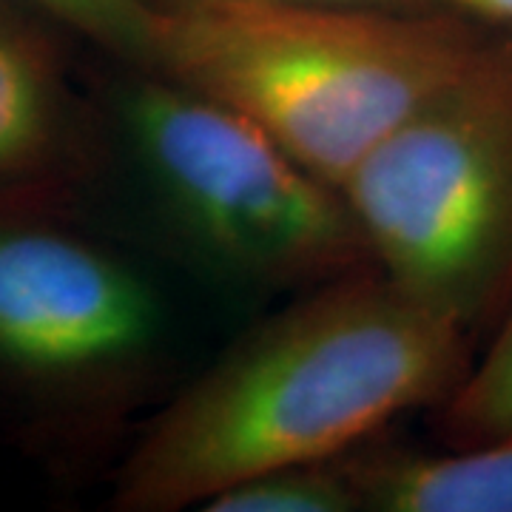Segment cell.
<instances>
[{
	"label": "cell",
	"instance_id": "277c9868",
	"mask_svg": "<svg viewBox=\"0 0 512 512\" xmlns=\"http://www.w3.org/2000/svg\"><path fill=\"white\" fill-rule=\"evenodd\" d=\"M120 117L168 217L228 274L308 291L373 265L342 191L239 111L137 72Z\"/></svg>",
	"mask_w": 512,
	"mask_h": 512
},
{
	"label": "cell",
	"instance_id": "8992f818",
	"mask_svg": "<svg viewBox=\"0 0 512 512\" xmlns=\"http://www.w3.org/2000/svg\"><path fill=\"white\" fill-rule=\"evenodd\" d=\"M92 168V131L55 20L0 0V200L55 202Z\"/></svg>",
	"mask_w": 512,
	"mask_h": 512
},
{
	"label": "cell",
	"instance_id": "8fae6325",
	"mask_svg": "<svg viewBox=\"0 0 512 512\" xmlns=\"http://www.w3.org/2000/svg\"><path fill=\"white\" fill-rule=\"evenodd\" d=\"M154 6H188L205 0H151ZM271 3H333V6H382V9H416L421 0H271Z\"/></svg>",
	"mask_w": 512,
	"mask_h": 512
},
{
	"label": "cell",
	"instance_id": "ba28073f",
	"mask_svg": "<svg viewBox=\"0 0 512 512\" xmlns=\"http://www.w3.org/2000/svg\"><path fill=\"white\" fill-rule=\"evenodd\" d=\"M504 311L484 359L441 402V436L453 447L512 436V299Z\"/></svg>",
	"mask_w": 512,
	"mask_h": 512
},
{
	"label": "cell",
	"instance_id": "7a4b0ae2",
	"mask_svg": "<svg viewBox=\"0 0 512 512\" xmlns=\"http://www.w3.org/2000/svg\"><path fill=\"white\" fill-rule=\"evenodd\" d=\"M487 46L470 26L416 9L205 0L157 6L148 72L239 111L342 188Z\"/></svg>",
	"mask_w": 512,
	"mask_h": 512
},
{
	"label": "cell",
	"instance_id": "5b68a950",
	"mask_svg": "<svg viewBox=\"0 0 512 512\" xmlns=\"http://www.w3.org/2000/svg\"><path fill=\"white\" fill-rule=\"evenodd\" d=\"M49 205L0 200V379L46 402L134 373L163 333L146 276Z\"/></svg>",
	"mask_w": 512,
	"mask_h": 512
},
{
	"label": "cell",
	"instance_id": "7c38bea8",
	"mask_svg": "<svg viewBox=\"0 0 512 512\" xmlns=\"http://www.w3.org/2000/svg\"><path fill=\"white\" fill-rule=\"evenodd\" d=\"M464 12H473L478 18L498 20V23H512V0H447Z\"/></svg>",
	"mask_w": 512,
	"mask_h": 512
},
{
	"label": "cell",
	"instance_id": "3957f363",
	"mask_svg": "<svg viewBox=\"0 0 512 512\" xmlns=\"http://www.w3.org/2000/svg\"><path fill=\"white\" fill-rule=\"evenodd\" d=\"M373 268L464 333L512 299V49L467 72L342 183Z\"/></svg>",
	"mask_w": 512,
	"mask_h": 512
},
{
	"label": "cell",
	"instance_id": "52a82bcc",
	"mask_svg": "<svg viewBox=\"0 0 512 512\" xmlns=\"http://www.w3.org/2000/svg\"><path fill=\"white\" fill-rule=\"evenodd\" d=\"M373 512H512V436L456 447L447 456L350 450L336 458Z\"/></svg>",
	"mask_w": 512,
	"mask_h": 512
},
{
	"label": "cell",
	"instance_id": "9c48e42d",
	"mask_svg": "<svg viewBox=\"0 0 512 512\" xmlns=\"http://www.w3.org/2000/svg\"><path fill=\"white\" fill-rule=\"evenodd\" d=\"M205 512H359V495L336 461L279 467L208 498Z\"/></svg>",
	"mask_w": 512,
	"mask_h": 512
},
{
	"label": "cell",
	"instance_id": "30bf717a",
	"mask_svg": "<svg viewBox=\"0 0 512 512\" xmlns=\"http://www.w3.org/2000/svg\"><path fill=\"white\" fill-rule=\"evenodd\" d=\"M40 12L72 29L111 57L123 60L134 72H148L154 57V20L151 0H29Z\"/></svg>",
	"mask_w": 512,
	"mask_h": 512
},
{
	"label": "cell",
	"instance_id": "6da1fadb",
	"mask_svg": "<svg viewBox=\"0 0 512 512\" xmlns=\"http://www.w3.org/2000/svg\"><path fill=\"white\" fill-rule=\"evenodd\" d=\"M464 370V330L373 265L336 276L239 339L151 421L111 507H202L259 473L336 461L404 410L444 402Z\"/></svg>",
	"mask_w": 512,
	"mask_h": 512
}]
</instances>
